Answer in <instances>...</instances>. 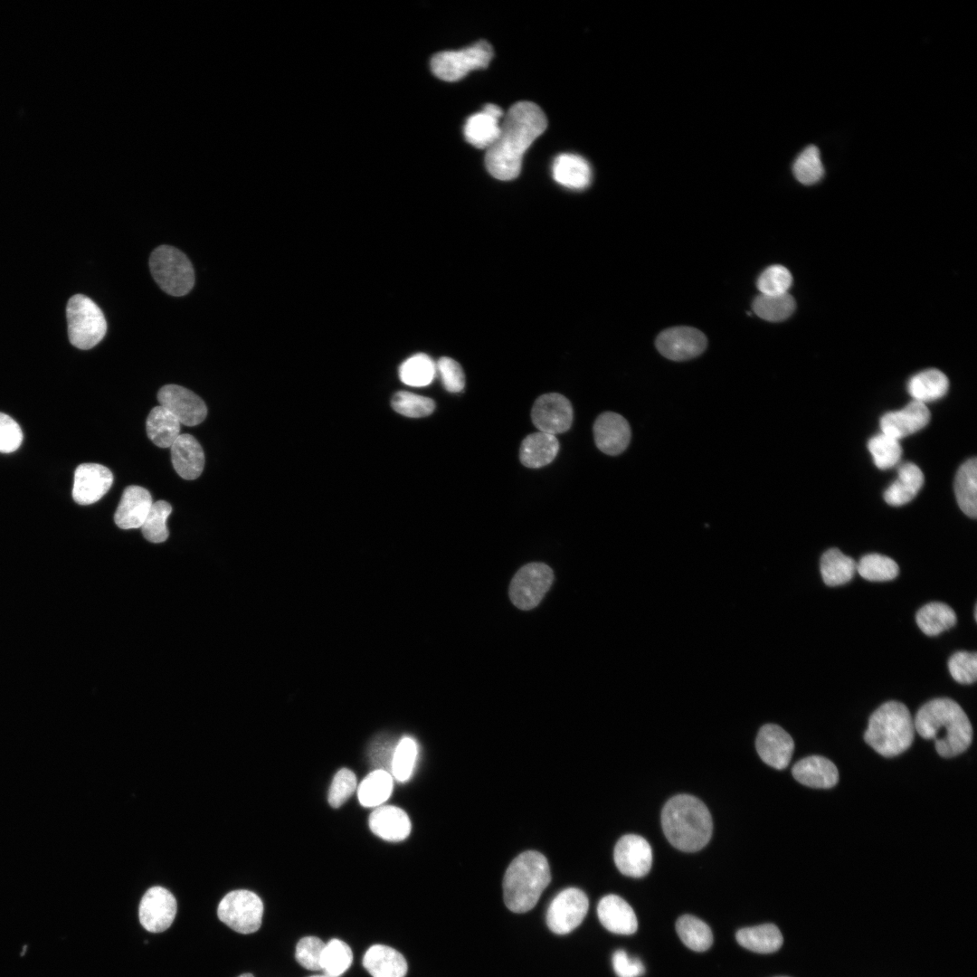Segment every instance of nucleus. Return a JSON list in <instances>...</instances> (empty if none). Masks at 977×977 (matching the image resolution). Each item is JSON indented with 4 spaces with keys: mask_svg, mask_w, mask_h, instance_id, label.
<instances>
[{
    "mask_svg": "<svg viewBox=\"0 0 977 977\" xmlns=\"http://www.w3.org/2000/svg\"><path fill=\"white\" fill-rule=\"evenodd\" d=\"M820 570L828 586L849 583L857 572V563L838 548H830L820 557Z\"/></svg>",
    "mask_w": 977,
    "mask_h": 977,
    "instance_id": "nucleus-35",
    "label": "nucleus"
},
{
    "mask_svg": "<svg viewBox=\"0 0 977 977\" xmlns=\"http://www.w3.org/2000/svg\"><path fill=\"white\" fill-rule=\"evenodd\" d=\"M531 418L539 432L555 435L570 429L573 408L564 395L556 393L545 394L535 402Z\"/></svg>",
    "mask_w": 977,
    "mask_h": 977,
    "instance_id": "nucleus-13",
    "label": "nucleus"
},
{
    "mask_svg": "<svg viewBox=\"0 0 977 977\" xmlns=\"http://www.w3.org/2000/svg\"><path fill=\"white\" fill-rule=\"evenodd\" d=\"M238 977H254L251 973H243Z\"/></svg>",
    "mask_w": 977,
    "mask_h": 977,
    "instance_id": "nucleus-55",
    "label": "nucleus"
},
{
    "mask_svg": "<svg viewBox=\"0 0 977 977\" xmlns=\"http://www.w3.org/2000/svg\"><path fill=\"white\" fill-rule=\"evenodd\" d=\"M948 669L953 678L960 684H972L977 679V653L965 650L957 651L948 660Z\"/></svg>",
    "mask_w": 977,
    "mask_h": 977,
    "instance_id": "nucleus-49",
    "label": "nucleus"
},
{
    "mask_svg": "<svg viewBox=\"0 0 977 977\" xmlns=\"http://www.w3.org/2000/svg\"><path fill=\"white\" fill-rule=\"evenodd\" d=\"M171 460L183 479H197L204 467V453L197 440L188 433L180 434L171 445Z\"/></svg>",
    "mask_w": 977,
    "mask_h": 977,
    "instance_id": "nucleus-24",
    "label": "nucleus"
},
{
    "mask_svg": "<svg viewBox=\"0 0 977 977\" xmlns=\"http://www.w3.org/2000/svg\"><path fill=\"white\" fill-rule=\"evenodd\" d=\"M326 944L316 936L301 938L295 952L297 962L310 971L321 970V956Z\"/></svg>",
    "mask_w": 977,
    "mask_h": 977,
    "instance_id": "nucleus-50",
    "label": "nucleus"
},
{
    "mask_svg": "<svg viewBox=\"0 0 977 977\" xmlns=\"http://www.w3.org/2000/svg\"><path fill=\"white\" fill-rule=\"evenodd\" d=\"M558 451L559 442L555 435L538 431L523 440L519 459L524 466L537 469L552 462Z\"/></svg>",
    "mask_w": 977,
    "mask_h": 977,
    "instance_id": "nucleus-29",
    "label": "nucleus"
},
{
    "mask_svg": "<svg viewBox=\"0 0 977 977\" xmlns=\"http://www.w3.org/2000/svg\"><path fill=\"white\" fill-rule=\"evenodd\" d=\"M363 965L373 977H404L408 968L401 953L384 944L369 947L364 955Z\"/></svg>",
    "mask_w": 977,
    "mask_h": 977,
    "instance_id": "nucleus-27",
    "label": "nucleus"
},
{
    "mask_svg": "<svg viewBox=\"0 0 977 977\" xmlns=\"http://www.w3.org/2000/svg\"><path fill=\"white\" fill-rule=\"evenodd\" d=\"M309 977H329V976H327L326 974H323V975H313V976H309Z\"/></svg>",
    "mask_w": 977,
    "mask_h": 977,
    "instance_id": "nucleus-56",
    "label": "nucleus"
},
{
    "mask_svg": "<svg viewBox=\"0 0 977 977\" xmlns=\"http://www.w3.org/2000/svg\"><path fill=\"white\" fill-rule=\"evenodd\" d=\"M157 400L180 423L187 426L201 423L207 414L204 402L194 393L180 385L163 386L157 393Z\"/></svg>",
    "mask_w": 977,
    "mask_h": 977,
    "instance_id": "nucleus-15",
    "label": "nucleus"
},
{
    "mask_svg": "<svg viewBox=\"0 0 977 977\" xmlns=\"http://www.w3.org/2000/svg\"><path fill=\"white\" fill-rule=\"evenodd\" d=\"M707 345L705 335L689 327H670L656 339V347L665 357L674 361L694 358L704 352Z\"/></svg>",
    "mask_w": 977,
    "mask_h": 977,
    "instance_id": "nucleus-14",
    "label": "nucleus"
},
{
    "mask_svg": "<svg viewBox=\"0 0 977 977\" xmlns=\"http://www.w3.org/2000/svg\"><path fill=\"white\" fill-rule=\"evenodd\" d=\"M368 822L375 835L388 841L403 840L411 832V821L407 813L393 805L376 808L370 814Z\"/></svg>",
    "mask_w": 977,
    "mask_h": 977,
    "instance_id": "nucleus-26",
    "label": "nucleus"
},
{
    "mask_svg": "<svg viewBox=\"0 0 977 977\" xmlns=\"http://www.w3.org/2000/svg\"><path fill=\"white\" fill-rule=\"evenodd\" d=\"M444 388L451 393H458L465 386V375L460 364L451 357L442 356L436 364Z\"/></svg>",
    "mask_w": 977,
    "mask_h": 977,
    "instance_id": "nucleus-52",
    "label": "nucleus"
},
{
    "mask_svg": "<svg viewBox=\"0 0 977 977\" xmlns=\"http://www.w3.org/2000/svg\"><path fill=\"white\" fill-rule=\"evenodd\" d=\"M23 441V432L19 424L9 415L0 413V452L11 453L16 451Z\"/></svg>",
    "mask_w": 977,
    "mask_h": 977,
    "instance_id": "nucleus-53",
    "label": "nucleus"
},
{
    "mask_svg": "<svg viewBox=\"0 0 977 977\" xmlns=\"http://www.w3.org/2000/svg\"><path fill=\"white\" fill-rule=\"evenodd\" d=\"M795 309V300L789 294L757 296L753 302L754 312L761 318L779 322L788 318Z\"/></svg>",
    "mask_w": 977,
    "mask_h": 977,
    "instance_id": "nucleus-40",
    "label": "nucleus"
},
{
    "mask_svg": "<svg viewBox=\"0 0 977 977\" xmlns=\"http://www.w3.org/2000/svg\"><path fill=\"white\" fill-rule=\"evenodd\" d=\"M792 283V277L787 268L772 265L760 274L756 285L762 295H782L788 293Z\"/></svg>",
    "mask_w": 977,
    "mask_h": 977,
    "instance_id": "nucleus-48",
    "label": "nucleus"
},
{
    "mask_svg": "<svg viewBox=\"0 0 977 977\" xmlns=\"http://www.w3.org/2000/svg\"><path fill=\"white\" fill-rule=\"evenodd\" d=\"M920 630L927 636H936L956 624L955 612L946 603L931 602L922 606L915 614Z\"/></svg>",
    "mask_w": 977,
    "mask_h": 977,
    "instance_id": "nucleus-36",
    "label": "nucleus"
},
{
    "mask_svg": "<svg viewBox=\"0 0 977 977\" xmlns=\"http://www.w3.org/2000/svg\"><path fill=\"white\" fill-rule=\"evenodd\" d=\"M613 857L618 869L628 877H644L651 868V847L643 837L636 834L622 836L615 845Z\"/></svg>",
    "mask_w": 977,
    "mask_h": 977,
    "instance_id": "nucleus-16",
    "label": "nucleus"
},
{
    "mask_svg": "<svg viewBox=\"0 0 977 977\" xmlns=\"http://www.w3.org/2000/svg\"><path fill=\"white\" fill-rule=\"evenodd\" d=\"M976 610H977V607L975 605V607H974V619H975V621L977 620Z\"/></svg>",
    "mask_w": 977,
    "mask_h": 977,
    "instance_id": "nucleus-57",
    "label": "nucleus"
},
{
    "mask_svg": "<svg viewBox=\"0 0 977 977\" xmlns=\"http://www.w3.org/2000/svg\"><path fill=\"white\" fill-rule=\"evenodd\" d=\"M954 493L961 510L968 517L977 516V460L972 458L963 463L954 480Z\"/></svg>",
    "mask_w": 977,
    "mask_h": 977,
    "instance_id": "nucleus-31",
    "label": "nucleus"
},
{
    "mask_svg": "<svg viewBox=\"0 0 977 977\" xmlns=\"http://www.w3.org/2000/svg\"><path fill=\"white\" fill-rule=\"evenodd\" d=\"M503 117L500 107L488 103L482 111L470 115L464 126V137L472 146L488 149L500 133L499 119Z\"/></svg>",
    "mask_w": 977,
    "mask_h": 977,
    "instance_id": "nucleus-21",
    "label": "nucleus"
},
{
    "mask_svg": "<svg viewBox=\"0 0 977 977\" xmlns=\"http://www.w3.org/2000/svg\"><path fill=\"white\" fill-rule=\"evenodd\" d=\"M547 127L539 106L531 101L512 105L500 123V133L486 149L485 165L496 179L508 181L520 173L523 155Z\"/></svg>",
    "mask_w": 977,
    "mask_h": 977,
    "instance_id": "nucleus-1",
    "label": "nucleus"
},
{
    "mask_svg": "<svg viewBox=\"0 0 977 977\" xmlns=\"http://www.w3.org/2000/svg\"><path fill=\"white\" fill-rule=\"evenodd\" d=\"M915 731L914 719L907 707L892 700L872 713L864 740L879 754L894 757L911 746Z\"/></svg>",
    "mask_w": 977,
    "mask_h": 977,
    "instance_id": "nucleus-5",
    "label": "nucleus"
},
{
    "mask_svg": "<svg viewBox=\"0 0 977 977\" xmlns=\"http://www.w3.org/2000/svg\"><path fill=\"white\" fill-rule=\"evenodd\" d=\"M356 788V774L347 768L340 769L333 778L328 791V802L333 808L340 807Z\"/></svg>",
    "mask_w": 977,
    "mask_h": 977,
    "instance_id": "nucleus-51",
    "label": "nucleus"
},
{
    "mask_svg": "<svg viewBox=\"0 0 977 977\" xmlns=\"http://www.w3.org/2000/svg\"><path fill=\"white\" fill-rule=\"evenodd\" d=\"M924 484V474L912 462H906L898 469L897 479L886 489L885 501L891 506H902L910 502Z\"/></svg>",
    "mask_w": 977,
    "mask_h": 977,
    "instance_id": "nucleus-30",
    "label": "nucleus"
},
{
    "mask_svg": "<svg viewBox=\"0 0 977 977\" xmlns=\"http://www.w3.org/2000/svg\"><path fill=\"white\" fill-rule=\"evenodd\" d=\"M875 465L887 470L898 463L902 455L899 441L883 432L875 435L868 442Z\"/></svg>",
    "mask_w": 977,
    "mask_h": 977,
    "instance_id": "nucleus-44",
    "label": "nucleus"
},
{
    "mask_svg": "<svg viewBox=\"0 0 977 977\" xmlns=\"http://www.w3.org/2000/svg\"><path fill=\"white\" fill-rule=\"evenodd\" d=\"M551 880L546 858L538 851L527 850L509 864L503 879V896L507 907L515 913L532 909Z\"/></svg>",
    "mask_w": 977,
    "mask_h": 977,
    "instance_id": "nucleus-4",
    "label": "nucleus"
},
{
    "mask_svg": "<svg viewBox=\"0 0 977 977\" xmlns=\"http://www.w3.org/2000/svg\"><path fill=\"white\" fill-rule=\"evenodd\" d=\"M152 505V497L147 489L129 486L122 493L114 521L122 529L140 528Z\"/></svg>",
    "mask_w": 977,
    "mask_h": 977,
    "instance_id": "nucleus-22",
    "label": "nucleus"
},
{
    "mask_svg": "<svg viewBox=\"0 0 977 977\" xmlns=\"http://www.w3.org/2000/svg\"><path fill=\"white\" fill-rule=\"evenodd\" d=\"M676 931L684 944L693 951H707L713 944L710 927L694 915L680 916L676 923Z\"/></svg>",
    "mask_w": 977,
    "mask_h": 977,
    "instance_id": "nucleus-38",
    "label": "nucleus"
},
{
    "mask_svg": "<svg viewBox=\"0 0 977 977\" xmlns=\"http://www.w3.org/2000/svg\"><path fill=\"white\" fill-rule=\"evenodd\" d=\"M353 953L343 941L332 939L324 948L321 956V970L329 977H339L351 965Z\"/></svg>",
    "mask_w": 977,
    "mask_h": 977,
    "instance_id": "nucleus-42",
    "label": "nucleus"
},
{
    "mask_svg": "<svg viewBox=\"0 0 977 977\" xmlns=\"http://www.w3.org/2000/svg\"><path fill=\"white\" fill-rule=\"evenodd\" d=\"M947 376L937 369H928L912 376L907 384L914 401L922 403L942 398L948 391Z\"/></svg>",
    "mask_w": 977,
    "mask_h": 977,
    "instance_id": "nucleus-34",
    "label": "nucleus"
},
{
    "mask_svg": "<svg viewBox=\"0 0 977 977\" xmlns=\"http://www.w3.org/2000/svg\"><path fill=\"white\" fill-rule=\"evenodd\" d=\"M661 825L669 843L685 852H695L709 841L713 822L707 806L697 797L678 794L661 811Z\"/></svg>",
    "mask_w": 977,
    "mask_h": 977,
    "instance_id": "nucleus-3",
    "label": "nucleus"
},
{
    "mask_svg": "<svg viewBox=\"0 0 977 977\" xmlns=\"http://www.w3.org/2000/svg\"><path fill=\"white\" fill-rule=\"evenodd\" d=\"M436 364L426 354H415L399 367L401 381L410 386L422 387L430 384L436 375Z\"/></svg>",
    "mask_w": 977,
    "mask_h": 977,
    "instance_id": "nucleus-39",
    "label": "nucleus"
},
{
    "mask_svg": "<svg viewBox=\"0 0 977 977\" xmlns=\"http://www.w3.org/2000/svg\"><path fill=\"white\" fill-rule=\"evenodd\" d=\"M612 965L615 973L619 977H640L645 972L640 960L629 957L623 950H618L614 953Z\"/></svg>",
    "mask_w": 977,
    "mask_h": 977,
    "instance_id": "nucleus-54",
    "label": "nucleus"
},
{
    "mask_svg": "<svg viewBox=\"0 0 977 977\" xmlns=\"http://www.w3.org/2000/svg\"><path fill=\"white\" fill-rule=\"evenodd\" d=\"M792 773L800 783L811 788L829 789L839 781L836 765L820 755L801 759L793 765Z\"/></svg>",
    "mask_w": 977,
    "mask_h": 977,
    "instance_id": "nucleus-25",
    "label": "nucleus"
},
{
    "mask_svg": "<svg viewBox=\"0 0 977 977\" xmlns=\"http://www.w3.org/2000/svg\"><path fill=\"white\" fill-rule=\"evenodd\" d=\"M930 421V412L926 404L911 401L904 408L884 414L880 419L881 432L896 440L913 434Z\"/></svg>",
    "mask_w": 977,
    "mask_h": 977,
    "instance_id": "nucleus-20",
    "label": "nucleus"
},
{
    "mask_svg": "<svg viewBox=\"0 0 977 977\" xmlns=\"http://www.w3.org/2000/svg\"><path fill=\"white\" fill-rule=\"evenodd\" d=\"M147 433L150 441L160 448H169L179 437L181 423L165 407H154L147 419Z\"/></svg>",
    "mask_w": 977,
    "mask_h": 977,
    "instance_id": "nucleus-32",
    "label": "nucleus"
},
{
    "mask_svg": "<svg viewBox=\"0 0 977 977\" xmlns=\"http://www.w3.org/2000/svg\"><path fill=\"white\" fill-rule=\"evenodd\" d=\"M756 751L768 765L782 770L789 764L794 743L792 736L775 724L763 726L755 740Z\"/></svg>",
    "mask_w": 977,
    "mask_h": 977,
    "instance_id": "nucleus-18",
    "label": "nucleus"
},
{
    "mask_svg": "<svg viewBox=\"0 0 977 977\" xmlns=\"http://www.w3.org/2000/svg\"><path fill=\"white\" fill-rule=\"evenodd\" d=\"M392 406L402 415L420 418L430 415L435 409V403L429 397L402 391L394 395Z\"/></svg>",
    "mask_w": 977,
    "mask_h": 977,
    "instance_id": "nucleus-47",
    "label": "nucleus"
},
{
    "mask_svg": "<svg viewBox=\"0 0 977 977\" xmlns=\"http://www.w3.org/2000/svg\"><path fill=\"white\" fill-rule=\"evenodd\" d=\"M631 433L626 419L612 412L600 414L593 424L595 444L608 455L621 453L630 443Z\"/></svg>",
    "mask_w": 977,
    "mask_h": 977,
    "instance_id": "nucleus-19",
    "label": "nucleus"
},
{
    "mask_svg": "<svg viewBox=\"0 0 977 977\" xmlns=\"http://www.w3.org/2000/svg\"><path fill=\"white\" fill-rule=\"evenodd\" d=\"M914 725L925 739H934L935 750L944 758L963 753L972 744V724L954 700L938 697L924 704L917 711Z\"/></svg>",
    "mask_w": 977,
    "mask_h": 977,
    "instance_id": "nucleus-2",
    "label": "nucleus"
},
{
    "mask_svg": "<svg viewBox=\"0 0 977 977\" xmlns=\"http://www.w3.org/2000/svg\"><path fill=\"white\" fill-rule=\"evenodd\" d=\"M857 572L868 581L886 582L898 575L899 567L892 558L874 553L865 555L859 559Z\"/></svg>",
    "mask_w": 977,
    "mask_h": 977,
    "instance_id": "nucleus-41",
    "label": "nucleus"
},
{
    "mask_svg": "<svg viewBox=\"0 0 977 977\" xmlns=\"http://www.w3.org/2000/svg\"><path fill=\"white\" fill-rule=\"evenodd\" d=\"M552 174L558 184L570 189L582 190L592 182L589 163L574 154L558 155L553 162Z\"/></svg>",
    "mask_w": 977,
    "mask_h": 977,
    "instance_id": "nucleus-28",
    "label": "nucleus"
},
{
    "mask_svg": "<svg viewBox=\"0 0 977 977\" xmlns=\"http://www.w3.org/2000/svg\"><path fill=\"white\" fill-rule=\"evenodd\" d=\"M418 749L412 737L404 736L395 745L390 766V772L399 782H406L413 771Z\"/></svg>",
    "mask_w": 977,
    "mask_h": 977,
    "instance_id": "nucleus-45",
    "label": "nucleus"
},
{
    "mask_svg": "<svg viewBox=\"0 0 977 977\" xmlns=\"http://www.w3.org/2000/svg\"><path fill=\"white\" fill-rule=\"evenodd\" d=\"M601 924L610 932L632 934L638 929V921L631 906L621 896L607 895L597 906Z\"/></svg>",
    "mask_w": 977,
    "mask_h": 977,
    "instance_id": "nucleus-23",
    "label": "nucleus"
},
{
    "mask_svg": "<svg viewBox=\"0 0 977 977\" xmlns=\"http://www.w3.org/2000/svg\"><path fill=\"white\" fill-rule=\"evenodd\" d=\"M393 776L384 769L368 773L357 790L359 802L364 807H376L386 802L392 794Z\"/></svg>",
    "mask_w": 977,
    "mask_h": 977,
    "instance_id": "nucleus-37",
    "label": "nucleus"
},
{
    "mask_svg": "<svg viewBox=\"0 0 977 977\" xmlns=\"http://www.w3.org/2000/svg\"><path fill=\"white\" fill-rule=\"evenodd\" d=\"M553 580V571L545 564H527L517 572L510 583V600L521 610L535 608L549 590Z\"/></svg>",
    "mask_w": 977,
    "mask_h": 977,
    "instance_id": "nucleus-10",
    "label": "nucleus"
},
{
    "mask_svg": "<svg viewBox=\"0 0 977 977\" xmlns=\"http://www.w3.org/2000/svg\"><path fill=\"white\" fill-rule=\"evenodd\" d=\"M149 268L157 285L167 294L184 296L194 284L193 265L178 249L161 245L150 255Z\"/></svg>",
    "mask_w": 977,
    "mask_h": 977,
    "instance_id": "nucleus-6",
    "label": "nucleus"
},
{
    "mask_svg": "<svg viewBox=\"0 0 977 977\" xmlns=\"http://www.w3.org/2000/svg\"><path fill=\"white\" fill-rule=\"evenodd\" d=\"M493 57V48L485 40L458 50L445 51L433 55L431 70L439 79L445 81H456L466 76L470 71L488 67Z\"/></svg>",
    "mask_w": 977,
    "mask_h": 977,
    "instance_id": "nucleus-8",
    "label": "nucleus"
},
{
    "mask_svg": "<svg viewBox=\"0 0 977 977\" xmlns=\"http://www.w3.org/2000/svg\"><path fill=\"white\" fill-rule=\"evenodd\" d=\"M176 910V900L169 890L158 886L152 887L141 898L139 921L146 930L161 933L172 925Z\"/></svg>",
    "mask_w": 977,
    "mask_h": 977,
    "instance_id": "nucleus-12",
    "label": "nucleus"
},
{
    "mask_svg": "<svg viewBox=\"0 0 977 977\" xmlns=\"http://www.w3.org/2000/svg\"><path fill=\"white\" fill-rule=\"evenodd\" d=\"M172 512L171 505L165 500L153 503L142 526L144 537L152 543H162L168 537L166 520Z\"/></svg>",
    "mask_w": 977,
    "mask_h": 977,
    "instance_id": "nucleus-46",
    "label": "nucleus"
},
{
    "mask_svg": "<svg viewBox=\"0 0 977 977\" xmlns=\"http://www.w3.org/2000/svg\"><path fill=\"white\" fill-rule=\"evenodd\" d=\"M792 172L795 178L803 185L818 183L824 175L819 148L811 145L803 149L793 163Z\"/></svg>",
    "mask_w": 977,
    "mask_h": 977,
    "instance_id": "nucleus-43",
    "label": "nucleus"
},
{
    "mask_svg": "<svg viewBox=\"0 0 977 977\" xmlns=\"http://www.w3.org/2000/svg\"><path fill=\"white\" fill-rule=\"evenodd\" d=\"M735 937L741 946L759 953H774L783 942L782 933L773 924L742 928L737 931Z\"/></svg>",
    "mask_w": 977,
    "mask_h": 977,
    "instance_id": "nucleus-33",
    "label": "nucleus"
},
{
    "mask_svg": "<svg viewBox=\"0 0 977 977\" xmlns=\"http://www.w3.org/2000/svg\"><path fill=\"white\" fill-rule=\"evenodd\" d=\"M66 316L70 342L80 349L99 344L107 332V322L98 305L81 294L72 296L67 304Z\"/></svg>",
    "mask_w": 977,
    "mask_h": 977,
    "instance_id": "nucleus-7",
    "label": "nucleus"
},
{
    "mask_svg": "<svg viewBox=\"0 0 977 977\" xmlns=\"http://www.w3.org/2000/svg\"><path fill=\"white\" fill-rule=\"evenodd\" d=\"M262 914L263 904L260 896L245 889L229 892L217 908L219 919L240 934H251L259 930Z\"/></svg>",
    "mask_w": 977,
    "mask_h": 977,
    "instance_id": "nucleus-9",
    "label": "nucleus"
},
{
    "mask_svg": "<svg viewBox=\"0 0 977 977\" xmlns=\"http://www.w3.org/2000/svg\"><path fill=\"white\" fill-rule=\"evenodd\" d=\"M113 474L98 463H83L74 472L72 498L80 505H90L100 499L110 488Z\"/></svg>",
    "mask_w": 977,
    "mask_h": 977,
    "instance_id": "nucleus-17",
    "label": "nucleus"
},
{
    "mask_svg": "<svg viewBox=\"0 0 977 977\" xmlns=\"http://www.w3.org/2000/svg\"><path fill=\"white\" fill-rule=\"evenodd\" d=\"M589 901L581 889L562 890L552 900L546 913V924L555 934H568L576 928L587 914Z\"/></svg>",
    "mask_w": 977,
    "mask_h": 977,
    "instance_id": "nucleus-11",
    "label": "nucleus"
}]
</instances>
